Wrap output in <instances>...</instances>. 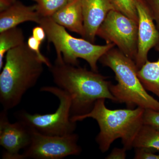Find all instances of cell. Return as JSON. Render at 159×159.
<instances>
[{
	"mask_svg": "<svg viewBox=\"0 0 159 159\" xmlns=\"http://www.w3.org/2000/svg\"><path fill=\"white\" fill-rule=\"evenodd\" d=\"M49 68L54 83L70 97L71 118L88 113L99 99L117 102L111 82L98 72L67 63L62 57H57Z\"/></svg>",
	"mask_w": 159,
	"mask_h": 159,
	"instance_id": "cell-1",
	"label": "cell"
},
{
	"mask_svg": "<svg viewBox=\"0 0 159 159\" xmlns=\"http://www.w3.org/2000/svg\"><path fill=\"white\" fill-rule=\"evenodd\" d=\"M43 61L25 43L6 53L0 74V102L8 111L20 102L37 83L43 71Z\"/></svg>",
	"mask_w": 159,
	"mask_h": 159,
	"instance_id": "cell-2",
	"label": "cell"
},
{
	"mask_svg": "<svg viewBox=\"0 0 159 159\" xmlns=\"http://www.w3.org/2000/svg\"><path fill=\"white\" fill-rule=\"evenodd\" d=\"M105 100H97L90 111L82 116L71 117V120L77 122L90 118L96 120L99 132L96 141L102 152H107L114 141L118 139L122 140L124 148L130 150L144 124L145 109L138 107L136 108L111 110L106 106Z\"/></svg>",
	"mask_w": 159,
	"mask_h": 159,
	"instance_id": "cell-3",
	"label": "cell"
},
{
	"mask_svg": "<svg viewBox=\"0 0 159 159\" xmlns=\"http://www.w3.org/2000/svg\"><path fill=\"white\" fill-rule=\"evenodd\" d=\"M115 74L117 84L111 83L110 90L117 102L124 103L128 108L136 107L159 111V101L148 94L138 75L135 62L114 47L99 59Z\"/></svg>",
	"mask_w": 159,
	"mask_h": 159,
	"instance_id": "cell-4",
	"label": "cell"
},
{
	"mask_svg": "<svg viewBox=\"0 0 159 159\" xmlns=\"http://www.w3.org/2000/svg\"><path fill=\"white\" fill-rule=\"evenodd\" d=\"M38 24L44 29L49 42L54 45L57 57H62L65 62L72 65L77 66L78 58H81L88 63L92 70L98 72V61L115 47L111 43L97 45L85 39L74 37L51 17H42Z\"/></svg>",
	"mask_w": 159,
	"mask_h": 159,
	"instance_id": "cell-5",
	"label": "cell"
},
{
	"mask_svg": "<svg viewBox=\"0 0 159 159\" xmlns=\"http://www.w3.org/2000/svg\"><path fill=\"white\" fill-rule=\"evenodd\" d=\"M41 92H48L58 98L57 110L51 114H31L22 110L15 114L17 120L22 121L30 128L47 135H66L74 133L77 122L71 119V98L69 94L57 86H44Z\"/></svg>",
	"mask_w": 159,
	"mask_h": 159,
	"instance_id": "cell-6",
	"label": "cell"
},
{
	"mask_svg": "<svg viewBox=\"0 0 159 159\" xmlns=\"http://www.w3.org/2000/svg\"><path fill=\"white\" fill-rule=\"evenodd\" d=\"M138 23L115 10L109 12L97 35L107 44H113L127 57L134 61L138 51Z\"/></svg>",
	"mask_w": 159,
	"mask_h": 159,
	"instance_id": "cell-7",
	"label": "cell"
},
{
	"mask_svg": "<svg viewBox=\"0 0 159 159\" xmlns=\"http://www.w3.org/2000/svg\"><path fill=\"white\" fill-rule=\"evenodd\" d=\"M32 130L31 143L21 153L22 159H61L78 155L82 151L77 143L78 135L74 133L60 136Z\"/></svg>",
	"mask_w": 159,
	"mask_h": 159,
	"instance_id": "cell-8",
	"label": "cell"
},
{
	"mask_svg": "<svg viewBox=\"0 0 159 159\" xmlns=\"http://www.w3.org/2000/svg\"><path fill=\"white\" fill-rule=\"evenodd\" d=\"M7 112L3 109L0 113V145L4 149L2 157L4 159H22L20 152L30 145L32 129L20 120L11 123Z\"/></svg>",
	"mask_w": 159,
	"mask_h": 159,
	"instance_id": "cell-9",
	"label": "cell"
},
{
	"mask_svg": "<svg viewBox=\"0 0 159 159\" xmlns=\"http://www.w3.org/2000/svg\"><path fill=\"white\" fill-rule=\"evenodd\" d=\"M135 3L138 14V34L135 62L139 69L148 60L149 51L159 43V32L147 2L135 0Z\"/></svg>",
	"mask_w": 159,
	"mask_h": 159,
	"instance_id": "cell-10",
	"label": "cell"
},
{
	"mask_svg": "<svg viewBox=\"0 0 159 159\" xmlns=\"http://www.w3.org/2000/svg\"><path fill=\"white\" fill-rule=\"evenodd\" d=\"M84 25V38L94 43L97 32L107 16L114 10L109 0H81Z\"/></svg>",
	"mask_w": 159,
	"mask_h": 159,
	"instance_id": "cell-11",
	"label": "cell"
},
{
	"mask_svg": "<svg viewBox=\"0 0 159 159\" xmlns=\"http://www.w3.org/2000/svg\"><path fill=\"white\" fill-rule=\"evenodd\" d=\"M0 12V32L26 21L39 24L42 17L38 12L36 5L27 6L18 1Z\"/></svg>",
	"mask_w": 159,
	"mask_h": 159,
	"instance_id": "cell-12",
	"label": "cell"
},
{
	"mask_svg": "<svg viewBox=\"0 0 159 159\" xmlns=\"http://www.w3.org/2000/svg\"><path fill=\"white\" fill-rule=\"evenodd\" d=\"M51 17L58 25L84 38L81 0H70Z\"/></svg>",
	"mask_w": 159,
	"mask_h": 159,
	"instance_id": "cell-13",
	"label": "cell"
},
{
	"mask_svg": "<svg viewBox=\"0 0 159 159\" xmlns=\"http://www.w3.org/2000/svg\"><path fill=\"white\" fill-rule=\"evenodd\" d=\"M155 47L159 54V43ZM138 75L145 89L159 98V57L153 62L147 60L138 70Z\"/></svg>",
	"mask_w": 159,
	"mask_h": 159,
	"instance_id": "cell-14",
	"label": "cell"
},
{
	"mask_svg": "<svg viewBox=\"0 0 159 159\" xmlns=\"http://www.w3.org/2000/svg\"><path fill=\"white\" fill-rule=\"evenodd\" d=\"M25 39L22 30L17 27L0 32V70L4 66L5 54L11 49L24 43Z\"/></svg>",
	"mask_w": 159,
	"mask_h": 159,
	"instance_id": "cell-15",
	"label": "cell"
},
{
	"mask_svg": "<svg viewBox=\"0 0 159 159\" xmlns=\"http://www.w3.org/2000/svg\"><path fill=\"white\" fill-rule=\"evenodd\" d=\"M133 148H145L153 152L159 151V130L143 124L134 141Z\"/></svg>",
	"mask_w": 159,
	"mask_h": 159,
	"instance_id": "cell-16",
	"label": "cell"
},
{
	"mask_svg": "<svg viewBox=\"0 0 159 159\" xmlns=\"http://www.w3.org/2000/svg\"><path fill=\"white\" fill-rule=\"evenodd\" d=\"M36 3L38 12L42 17H52L70 0H31Z\"/></svg>",
	"mask_w": 159,
	"mask_h": 159,
	"instance_id": "cell-17",
	"label": "cell"
},
{
	"mask_svg": "<svg viewBox=\"0 0 159 159\" xmlns=\"http://www.w3.org/2000/svg\"><path fill=\"white\" fill-rule=\"evenodd\" d=\"M114 10L119 11L138 23L135 0H109Z\"/></svg>",
	"mask_w": 159,
	"mask_h": 159,
	"instance_id": "cell-18",
	"label": "cell"
},
{
	"mask_svg": "<svg viewBox=\"0 0 159 159\" xmlns=\"http://www.w3.org/2000/svg\"><path fill=\"white\" fill-rule=\"evenodd\" d=\"M143 124L159 130V111L145 109L143 116Z\"/></svg>",
	"mask_w": 159,
	"mask_h": 159,
	"instance_id": "cell-19",
	"label": "cell"
},
{
	"mask_svg": "<svg viewBox=\"0 0 159 159\" xmlns=\"http://www.w3.org/2000/svg\"><path fill=\"white\" fill-rule=\"evenodd\" d=\"M41 43H42L41 42L34 38L32 35L29 38L27 42V44L29 48L37 54L38 56L43 61L45 65L47 66L48 67L50 68L52 64L48 60L43 56L40 52V48Z\"/></svg>",
	"mask_w": 159,
	"mask_h": 159,
	"instance_id": "cell-20",
	"label": "cell"
},
{
	"mask_svg": "<svg viewBox=\"0 0 159 159\" xmlns=\"http://www.w3.org/2000/svg\"><path fill=\"white\" fill-rule=\"evenodd\" d=\"M147 2L159 32V0H148Z\"/></svg>",
	"mask_w": 159,
	"mask_h": 159,
	"instance_id": "cell-21",
	"label": "cell"
},
{
	"mask_svg": "<svg viewBox=\"0 0 159 159\" xmlns=\"http://www.w3.org/2000/svg\"><path fill=\"white\" fill-rule=\"evenodd\" d=\"M134 158L136 159H159V154L143 148H135Z\"/></svg>",
	"mask_w": 159,
	"mask_h": 159,
	"instance_id": "cell-22",
	"label": "cell"
},
{
	"mask_svg": "<svg viewBox=\"0 0 159 159\" xmlns=\"http://www.w3.org/2000/svg\"><path fill=\"white\" fill-rule=\"evenodd\" d=\"M126 151L127 150L124 147L122 148H114L106 159H125L126 157Z\"/></svg>",
	"mask_w": 159,
	"mask_h": 159,
	"instance_id": "cell-23",
	"label": "cell"
},
{
	"mask_svg": "<svg viewBox=\"0 0 159 159\" xmlns=\"http://www.w3.org/2000/svg\"><path fill=\"white\" fill-rule=\"evenodd\" d=\"M32 36L38 40L42 43L47 35L44 29L42 26H37L32 29Z\"/></svg>",
	"mask_w": 159,
	"mask_h": 159,
	"instance_id": "cell-24",
	"label": "cell"
},
{
	"mask_svg": "<svg viewBox=\"0 0 159 159\" xmlns=\"http://www.w3.org/2000/svg\"><path fill=\"white\" fill-rule=\"evenodd\" d=\"M16 0H0V11H2L11 7Z\"/></svg>",
	"mask_w": 159,
	"mask_h": 159,
	"instance_id": "cell-25",
	"label": "cell"
}]
</instances>
